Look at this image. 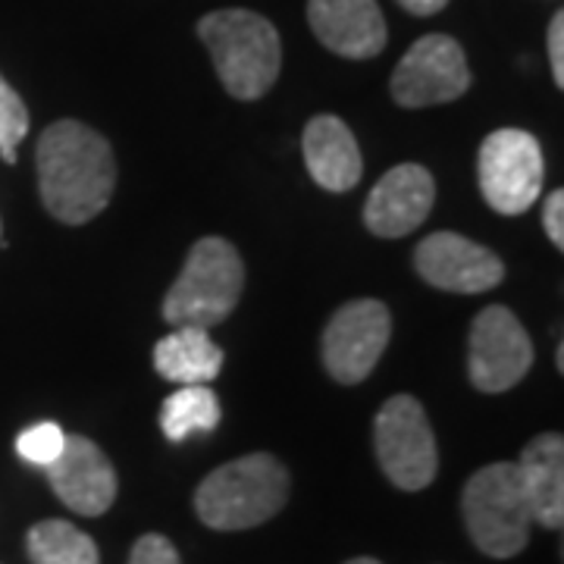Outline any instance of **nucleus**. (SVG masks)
<instances>
[{
  "label": "nucleus",
  "instance_id": "obj_4",
  "mask_svg": "<svg viewBox=\"0 0 564 564\" xmlns=\"http://www.w3.org/2000/svg\"><path fill=\"white\" fill-rule=\"evenodd\" d=\"M242 289V254L220 236H204L192 245L182 273L163 299V321L210 329L236 311Z\"/></svg>",
  "mask_w": 564,
  "mask_h": 564
},
{
  "label": "nucleus",
  "instance_id": "obj_12",
  "mask_svg": "<svg viewBox=\"0 0 564 564\" xmlns=\"http://www.w3.org/2000/svg\"><path fill=\"white\" fill-rule=\"evenodd\" d=\"M44 470L57 499L82 518L104 514L120 489L110 458L85 436H66L61 458Z\"/></svg>",
  "mask_w": 564,
  "mask_h": 564
},
{
  "label": "nucleus",
  "instance_id": "obj_6",
  "mask_svg": "<svg viewBox=\"0 0 564 564\" xmlns=\"http://www.w3.org/2000/svg\"><path fill=\"white\" fill-rule=\"evenodd\" d=\"M373 448L389 484L421 492L440 470L433 426L414 395H392L373 421Z\"/></svg>",
  "mask_w": 564,
  "mask_h": 564
},
{
  "label": "nucleus",
  "instance_id": "obj_13",
  "mask_svg": "<svg viewBox=\"0 0 564 564\" xmlns=\"http://www.w3.org/2000/svg\"><path fill=\"white\" fill-rule=\"evenodd\" d=\"M436 182L421 163H399L373 185L364 204V223L380 239H402L433 210Z\"/></svg>",
  "mask_w": 564,
  "mask_h": 564
},
{
  "label": "nucleus",
  "instance_id": "obj_14",
  "mask_svg": "<svg viewBox=\"0 0 564 564\" xmlns=\"http://www.w3.org/2000/svg\"><path fill=\"white\" fill-rule=\"evenodd\" d=\"M307 22L323 47L345 61L383 54L386 20L377 0H307Z\"/></svg>",
  "mask_w": 564,
  "mask_h": 564
},
{
  "label": "nucleus",
  "instance_id": "obj_9",
  "mask_svg": "<svg viewBox=\"0 0 564 564\" xmlns=\"http://www.w3.org/2000/svg\"><path fill=\"white\" fill-rule=\"evenodd\" d=\"M467 88H470V66L462 44L443 32L414 41L389 82L392 101L408 110L458 101Z\"/></svg>",
  "mask_w": 564,
  "mask_h": 564
},
{
  "label": "nucleus",
  "instance_id": "obj_24",
  "mask_svg": "<svg viewBox=\"0 0 564 564\" xmlns=\"http://www.w3.org/2000/svg\"><path fill=\"white\" fill-rule=\"evenodd\" d=\"M549 63H552V76L555 85H564V13L558 10L549 22Z\"/></svg>",
  "mask_w": 564,
  "mask_h": 564
},
{
  "label": "nucleus",
  "instance_id": "obj_21",
  "mask_svg": "<svg viewBox=\"0 0 564 564\" xmlns=\"http://www.w3.org/2000/svg\"><path fill=\"white\" fill-rule=\"evenodd\" d=\"M63 445H66V433L61 430V423L41 421L22 430L17 440V452L22 462H29L32 467H51L61 458Z\"/></svg>",
  "mask_w": 564,
  "mask_h": 564
},
{
  "label": "nucleus",
  "instance_id": "obj_11",
  "mask_svg": "<svg viewBox=\"0 0 564 564\" xmlns=\"http://www.w3.org/2000/svg\"><path fill=\"white\" fill-rule=\"evenodd\" d=\"M414 267L433 289L480 295L505 280V263L484 245L458 232H433L414 251Z\"/></svg>",
  "mask_w": 564,
  "mask_h": 564
},
{
  "label": "nucleus",
  "instance_id": "obj_26",
  "mask_svg": "<svg viewBox=\"0 0 564 564\" xmlns=\"http://www.w3.org/2000/svg\"><path fill=\"white\" fill-rule=\"evenodd\" d=\"M345 564H380L377 558H351V562H345Z\"/></svg>",
  "mask_w": 564,
  "mask_h": 564
},
{
  "label": "nucleus",
  "instance_id": "obj_16",
  "mask_svg": "<svg viewBox=\"0 0 564 564\" xmlns=\"http://www.w3.org/2000/svg\"><path fill=\"white\" fill-rule=\"evenodd\" d=\"M533 524L562 530L564 524V440L543 433L530 440L514 462Z\"/></svg>",
  "mask_w": 564,
  "mask_h": 564
},
{
  "label": "nucleus",
  "instance_id": "obj_2",
  "mask_svg": "<svg viewBox=\"0 0 564 564\" xmlns=\"http://www.w3.org/2000/svg\"><path fill=\"white\" fill-rule=\"evenodd\" d=\"M198 39L210 51L223 88L239 101L263 98L280 76L282 44L276 25L242 7L214 10L198 22Z\"/></svg>",
  "mask_w": 564,
  "mask_h": 564
},
{
  "label": "nucleus",
  "instance_id": "obj_27",
  "mask_svg": "<svg viewBox=\"0 0 564 564\" xmlns=\"http://www.w3.org/2000/svg\"><path fill=\"white\" fill-rule=\"evenodd\" d=\"M0 248H7V242H3V226H0Z\"/></svg>",
  "mask_w": 564,
  "mask_h": 564
},
{
  "label": "nucleus",
  "instance_id": "obj_18",
  "mask_svg": "<svg viewBox=\"0 0 564 564\" xmlns=\"http://www.w3.org/2000/svg\"><path fill=\"white\" fill-rule=\"evenodd\" d=\"M223 408L207 383L182 386L161 408V430L170 443H185L195 433H214L220 426Z\"/></svg>",
  "mask_w": 564,
  "mask_h": 564
},
{
  "label": "nucleus",
  "instance_id": "obj_20",
  "mask_svg": "<svg viewBox=\"0 0 564 564\" xmlns=\"http://www.w3.org/2000/svg\"><path fill=\"white\" fill-rule=\"evenodd\" d=\"M29 132V110L17 95V88L0 76V158L17 163V148Z\"/></svg>",
  "mask_w": 564,
  "mask_h": 564
},
{
  "label": "nucleus",
  "instance_id": "obj_22",
  "mask_svg": "<svg viewBox=\"0 0 564 564\" xmlns=\"http://www.w3.org/2000/svg\"><path fill=\"white\" fill-rule=\"evenodd\" d=\"M129 564H180V552L161 533H144L132 545Z\"/></svg>",
  "mask_w": 564,
  "mask_h": 564
},
{
  "label": "nucleus",
  "instance_id": "obj_10",
  "mask_svg": "<svg viewBox=\"0 0 564 564\" xmlns=\"http://www.w3.org/2000/svg\"><path fill=\"white\" fill-rule=\"evenodd\" d=\"M392 336V314L377 299L343 304L323 329V364L336 383L355 386L370 377Z\"/></svg>",
  "mask_w": 564,
  "mask_h": 564
},
{
  "label": "nucleus",
  "instance_id": "obj_19",
  "mask_svg": "<svg viewBox=\"0 0 564 564\" xmlns=\"http://www.w3.org/2000/svg\"><path fill=\"white\" fill-rule=\"evenodd\" d=\"M25 549L32 564H101L95 540L61 518L32 527L25 536Z\"/></svg>",
  "mask_w": 564,
  "mask_h": 564
},
{
  "label": "nucleus",
  "instance_id": "obj_7",
  "mask_svg": "<svg viewBox=\"0 0 564 564\" xmlns=\"http://www.w3.org/2000/svg\"><path fill=\"white\" fill-rule=\"evenodd\" d=\"M477 176L486 204L502 217H518L543 192V148L524 129H496L480 148Z\"/></svg>",
  "mask_w": 564,
  "mask_h": 564
},
{
  "label": "nucleus",
  "instance_id": "obj_8",
  "mask_svg": "<svg viewBox=\"0 0 564 564\" xmlns=\"http://www.w3.org/2000/svg\"><path fill=\"white\" fill-rule=\"evenodd\" d=\"M533 367V345L521 321L502 307L489 304L470 323L467 339V373L480 392L499 395L521 383Z\"/></svg>",
  "mask_w": 564,
  "mask_h": 564
},
{
  "label": "nucleus",
  "instance_id": "obj_3",
  "mask_svg": "<svg viewBox=\"0 0 564 564\" xmlns=\"http://www.w3.org/2000/svg\"><path fill=\"white\" fill-rule=\"evenodd\" d=\"M289 486L285 464L254 452L210 470L195 492V511L210 530H251L280 514Z\"/></svg>",
  "mask_w": 564,
  "mask_h": 564
},
{
  "label": "nucleus",
  "instance_id": "obj_25",
  "mask_svg": "<svg viewBox=\"0 0 564 564\" xmlns=\"http://www.w3.org/2000/svg\"><path fill=\"white\" fill-rule=\"evenodd\" d=\"M399 7L408 10L411 17H436L440 10L448 7V0H399Z\"/></svg>",
  "mask_w": 564,
  "mask_h": 564
},
{
  "label": "nucleus",
  "instance_id": "obj_17",
  "mask_svg": "<svg viewBox=\"0 0 564 564\" xmlns=\"http://www.w3.org/2000/svg\"><path fill=\"white\" fill-rule=\"evenodd\" d=\"M154 367L176 386L214 383L223 370V351L202 326H173V333L154 345Z\"/></svg>",
  "mask_w": 564,
  "mask_h": 564
},
{
  "label": "nucleus",
  "instance_id": "obj_1",
  "mask_svg": "<svg viewBox=\"0 0 564 564\" xmlns=\"http://www.w3.org/2000/svg\"><path fill=\"white\" fill-rule=\"evenodd\" d=\"M44 210L66 226L95 220L113 198L117 158L110 141L76 120L51 122L35 148Z\"/></svg>",
  "mask_w": 564,
  "mask_h": 564
},
{
  "label": "nucleus",
  "instance_id": "obj_23",
  "mask_svg": "<svg viewBox=\"0 0 564 564\" xmlns=\"http://www.w3.org/2000/svg\"><path fill=\"white\" fill-rule=\"evenodd\" d=\"M543 226H545V236L552 239V245L562 251L564 248V192L562 188H555L543 204Z\"/></svg>",
  "mask_w": 564,
  "mask_h": 564
},
{
  "label": "nucleus",
  "instance_id": "obj_15",
  "mask_svg": "<svg viewBox=\"0 0 564 564\" xmlns=\"http://www.w3.org/2000/svg\"><path fill=\"white\" fill-rule=\"evenodd\" d=\"M304 163L311 180L326 192H351L361 182V148L351 129L333 113H321L304 126Z\"/></svg>",
  "mask_w": 564,
  "mask_h": 564
},
{
  "label": "nucleus",
  "instance_id": "obj_5",
  "mask_svg": "<svg viewBox=\"0 0 564 564\" xmlns=\"http://www.w3.org/2000/svg\"><path fill=\"white\" fill-rule=\"evenodd\" d=\"M467 536L489 558H514L530 543V508L511 462L486 464L477 470L462 496Z\"/></svg>",
  "mask_w": 564,
  "mask_h": 564
}]
</instances>
